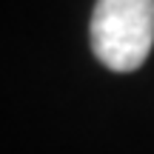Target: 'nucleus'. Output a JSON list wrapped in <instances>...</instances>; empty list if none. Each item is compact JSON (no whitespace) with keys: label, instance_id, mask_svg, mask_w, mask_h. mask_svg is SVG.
Masks as SVG:
<instances>
[{"label":"nucleus","instance_id":"f257e3e1","mask_svg":"<svg viewBox=\"0 0 154 154\" xmlns=\"http://www.w3.org/2000/svg\"><path fill=\"white\" fill-rule=\"evenodd\" d=\"M88 40L94 57L106 69H140L154 46V0H97Z\"/></svg>","mask_w":154,"mask_h":154}]
</instances>
